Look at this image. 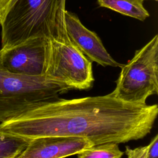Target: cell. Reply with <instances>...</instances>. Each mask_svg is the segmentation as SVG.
Masks as SVG:
<instances>
[{"instance_id":"1","label":"cell","mask_w":158,"mask_h":158,"mask_svg":"<svg viewBox=\"0 0 158 158\" xmlns=\"http://www.w3.org/2000/svg\"><path fill=\"white\" fill-rule=\"evenodd\" d=\"M157 104L123 101L111 93L66 99L57 97L31 104L17 117L0 124V132L31 139L43 136L86 138L93 146L124 143L149 134Z\"/></svg>"},{"instance_id":"2","label":"cell","mask_w":158,"mask_h":158,"mask_svg":"<svg viewBox=\"0 0 158 158\" xmlns=\"http://www.w3.org/2000/svg\"><path fill=\"white\" fill-rule=\"evenodd\" d=\"M66 0H16L1 24V48L44 38L69 43L65 22Z\"/></svg>"},{"instance_id":"3","label":"cell","mask_w":158,"mask_h":158,"mask_svg":"<svg viewBox=\"0 0 158 158\" xmlns=\"http://www.w3.org/2000/svg\"><path fill=\"white\" fill-rule=\"evenodd\" d=\"M66 85L45 76L10 72L2 65L0 50V124L14 119L31 104L57 97L70 90Z\"/></svg>"},{"instance_id":"4","label":"cell","mask_w":158,"mask_h":158,"mask_svg":"<svg viewBox=\"0 0 158 158\" xmlns=\"http://www.w3.org/2000/svg\"><path fill=\"white\" fill-rule=\"evenodd\" d=\"M112 96L123 101L146 104L158 93V35L136 50L133 57L121 67Z\"/></svg>"},{"instance_id":"5","label":"cell","mask_w":158,"mask_h":158,"mask_svg":"<svg viewBox=\"0 0 158 158\" xmlns=\"http://www.w3.org/2000/svg\"><path fill=\"white\" fill-rule=\"evenodd\" d=\"M44 76L71 89H88L94 81L92 62L70 41L48 40Z\"/></svg>"},{"instance_id":"6","label":"cell","mask_w":158,"mask_h":158,"mask_svg":"<svg viewBox=\"0 0 158 158\" xmlns=\"http://www.w3.org/2000/svg\"><path fill=\"white\" fill-rule=\"evenodd\" d=\"M48 40L32 38L7 49L1 48V60L8 71L25 75L44 76Z\"/></svg>"},{"instance_id":"7","label":"cell","mask_w":158,"mask_h":158,"mask_svg":"<svg viewBox=\"0 0 158 158\" xmlns=\"http://www.w3.org/2000/svg\"><path fill=\"white\" fill-rule=\"evenodd\" d=\"M65 22L70 41L89 60L103 67L123 66L112 57L97 34L86 28L76 14L65 10Z\"/></svg>"},{"instance_id":"8","label":"cell","mask_w":158,"mask_h":158,"mask_svg":"<svg viewBox=\"0 0 158 158\" xmlns=\"http://www.w3.org/2000/svg\"><path fill=\"white\" fill-rule=\"evenodd\" d=\"M93 144L87 139L67 136H43L31 139L16 158H64Z\"/></svg>"},{"instance_id":"9","label":"cell","mask_w":158,"mask_h":158,"mask_svg":"<svg viewBox=\"0 0 158 158\" xmlns=\"http://www.w3.org/2000/svg\"><path fill=\"white\" fill-rule=\"evenodd\" d=\"M100 7L116 11L141 21L149 17V13L143 6V0H97Z\"/></svg>"},{"instance_id":"10","label":"cell","mask_w":158,"mask_h":158,"mask_svg":"<svg viewBox=\"0 0 158 158\" xmlns=\"http://www.w3.org/2000/svg\"><path fill=\"white\" fill-rule=\"evenodd\" d=\"M30 140L0 132V158H16Z\"/></svg>"},{"instance_id":"11","label":"cell","mask_w":158,"mask_h":158,"mask_svg":"<svg viewBox=\"0 0 158 158\" xmlns=\"http://www.w3.org/2000/svg\"><path fill=\"white\" fill-rule=\"evenodd\" d=\"M124 152L116 143L92 146L77 154V158H122Z\"/></svg>"},{"instance_id":"12","label":"cell","mask_w":158,"mask_h":158,"mask_svg":"<svg viewBox=\"0 0 158 158\" xmlns=\"http://www.w3.org/2000/svg\"><path fill=\"white\" fill-rule=\"evenodd\" d=\"M127 158H158V135H156L149 144L131 149L125 147Z\"/></svg>"},{"instance_id":"13","label":"cell","mask_w":158,"mask_h":158,"mask_svg":"<svg viewBox=\"0 0 158 158\" xmlns=\"http://www.w3.org/2000/svg\"><path fill=\"white\" fill-rule=\"evenodd\" d=\"M16 0H0V25L13 6Z\"/></svg>"},{"instance_id":"14","label":"cell","mask_w":158,"mask_h":158,"mask_svg":"<svg viewBox=\"0 0 158 158\" xmlns=\"http://www.w3.org/2000/svg\"><path fill=\"white\" fill-rule=\"evenodd\" d=\"M143 1H146V0H143ZM153 1H157V0H153Z\"/></svg>"}]
</instances>
